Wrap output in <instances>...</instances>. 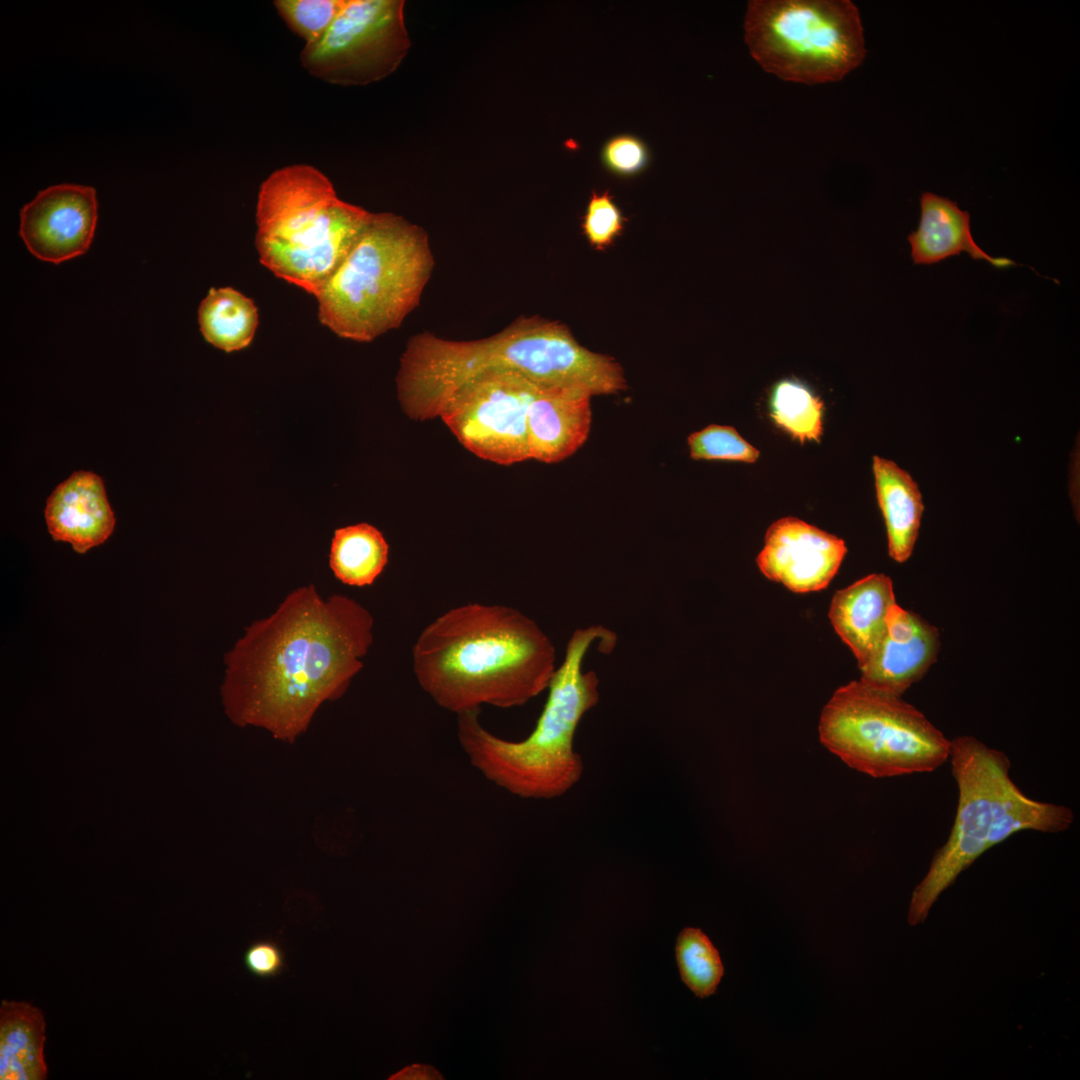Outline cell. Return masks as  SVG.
Instances as JSON below:
<instances>
[{"label": "cell", "mask_w": 1080, "mask_h": 1080, "mask_svg": "<svg viewBox=\"0 0 1080 1080\" xmlns=\"http://www.w3.org/2000/svg\"><path fill=\"white\" fill-rule=\"evenodd\" d=\"M374 619L355 599H324L313 584L292 590L269 616L245 627L225 655L224 710L239 727L294 743L327 701L363 668Z\"/></svg>", "instance_id": "cell-1"}, {"label": "cell", "mask_w": 1080, "mask_h": 1080, "mask_svg": "<svg viewBox=\"0 0 1080 1080\" xmlns=\"http://www.w3.org/2000/svg\"><path fill=\"white\" fill-rule=\"evenodd\" d=\"M412 657L421 688L457 715L484 704L522 706L548 688L556 670L555 647L533 619L482 603L438 616L418 636Z\"/></svg>", "instance_id": "cell-2"}, {"label": "cell", "mask_w": 1080, "mask_h": 1080, "mask_svg": "<svg viewBox=\"0 0 1080 1080\" xmlns=\"http://www.w3.org/2000/svg\"><path fill=\"white\" fill-rule=\"evenodd\" d=\"M595 642L607 652L615 634L602 625L576 629L562 664L548 685V697L533 731L523 740L509 741L488 731L480 710L458 716V740L470 763L486 779L525 799H553L581 779L584 766L574 750V737L583 716L599 701V679L584 671V658Z\"/></svg>", "instance_id": "cell-3"}, {"label": "cell", "mask_w": 1080, "mask_h": 1080, "mask_svg": "<svg viewBox=\"0 0 1080 1080\" xmlns=\"http://www.w3.org/2000/svg\"><path fill=\"white\" fill-rule=\"evenodd\" d=\"M949 758L958 787L956 816L946 843L912 893L910 925L925 921L943 891L991 847L1023 830L1062 832L1074 821L1070 808L1026 796L1009 775L1007 755L978 739L950 740Z\"/></svg>", "instance_id": "cell-4"}, {"label": "cell", "mask_w": 1080, "mask_h": 1080, "mask_svg": "<svg viewBox=\"0 0 1080 1080\" xmlns=\"http://www.w3.org/2000/svg\"><path fill=\"white\" fill-rule=\"evenodd\" d=\"M433 267L422 227L394 213H371L315 297L319 321L341 338L370 342L398 328L419 305Z\"/></svg>", "instance_id": "cell-5"}, {"label": "cell", "mask_w": 1080, "mask_h": 1080, "mask_svg": "<svg viewBox=\"0 0 1080 1080\" xmlns=\"http://www.w3.org/2000/svg\"><path fill=\"white\" fill-rule=\"evenodd\" d=\"M371 212L340 199L307 164L271 173L260 186L255 244L276 277L316 295L351 251Z\"/></svg>", "instance_id": "cell-6"}, {"label": "cell", "mask_w": 1080, "mask_h": 1080, "mask_svg": "<svg viewBox=\"0 0 1080 1080\" xmlns=\"http://www.w3.org/2000/svg\"><path fill=\"white\" fill-rule=\"evenodd\" d=\"M819 737L849 767L874 778L932 772L950 755V740L922 712L861 680L834 692Z\"/></svg>", "instance_id": "cell-7"}, {"label": "cell", "mask_w": 1080, "mask_h": 1080, "mask_svg": "<svg viewBox=\"0 0 1080 1080\" xmlns=\"http://www.w3.org/2000/svg\"><path fill=\"white\" fill-rule=\"evenodd\" d=\"M744 31L757 63L790 82L839 81L866 55L859 11L849 0H752Z\"/></svg>", "instance_id": "cell-8"}, {"label": "cell", "mask_w": 1080, "mask_h": 1080, "mask_svg": "<svg viewBox=\"0 0 1080 1080\" xmlns=\"http://www.w3.org/2000/svg\"><path fill=\"white\" fill-rule=\"evenodd\" d=\"M402 0H348L327 32L305 45L300 61L312 76L352 86L392 74L406 56L410 39Z\"/></svg>", "instance_id": "cell-9"}, {"label": "cell", "mask_w": 1080, "mask_h": 1080, "mask_svg": "<svg viewBox=\"0 0 1080 1080\" xmlns=\"http://www.w3.org/2000/svg\"><path fill=\"white\" fill-rule=\"evenodd\" d=\"M538 384L515 374L472 380L439 407L459 443L475 456L509 466L530 459L528 409Z\"/></svg>", "instance_id": "cell-10"}, {"label": "cell", "mask_w": 1080, "mask_h": 1080, "mask_svg": "<svg viewBox=\"0 0 1080 1080\" xmlns=\"http://www.w3.org/2000/svg\"><path fill=\"white\" fill-rule=\"evenodd\" d=\"M92 187L58 184L40 191L21 209L19 234L36 258L55 264L84 254L97 223Z\"/></svg>", "instance_id": "cell-11"}, {"label": "cell", "mask_w": 1080, "mask_h": 1080, "mask_svg": "<svg viewBox=\"0 0 1080 1080\" xmlns=\"http://www.w3.org/2000/svg\"><path fill=\"white\" fill-rule=\"evenodd\" d=\"M846 552L839 537L798 518L785 517L769 526L756 562L768 579L793 592L807 593L829 585Z\"/></svg>", "instance_id": "cell-12"}, {"label": "cell", "mask_w": 1080, "mask_h": 1080, "mask_svg": "<svg viewBox=\"0 0 1080 1080\" xmlns=\"http://www.w3.org/2000/svg\"><path fill=\"white\" fill-rule=\"evenodd\" d=\"M940 648L938 630L919 615L894 604L886 617V631L869 657L859 666L860 680L879 690L901 696L935 662Z\"/></svg>", "instance_id": "cell-13"}, {"label": "cell", "mask_w": 1080, "mask_h": 1080, "mask_svg": "<svg viewBox=\"0 0 1080 1080\" xmlns=\"http://www.w3.org/2000/svg\"><path fill=\"white\" fill-rule=\"evenodd\" d=\"M592 396L582 388L538 385L527 417L530 459L554 464L583 446L592 424Z\"/></svg>", "instance_id": "cell-14"}, {"label": "cell", "mask_w": 1080, "mask_h": 1080, "mask_svg": "<svg viewBox=\"0 0 1080 1080\" xmlns=\"http://www.w3.org/2000/svg\"><path fill=\"white\" fill-rule=\"evenodd\" d=\"M45 519L54 540L70 543L81 554L104 543L115 527L103 480L87 471L73 473L56 487Z\"/></svg>", "instance_id": "cell-15"}, {"label": "cell", "mask_w": 1080, "mask_h": 1080, "mask_svg": "<svg viewBox=\"0 0 1080 1080\" xmlns=\"http://www.w3.org/2000/svg\"><path fill=\"white\" fill-rule=\"evenodd\" d=\"M896 604L892 580L870 574L838 590L831 601L829 619L836 633L862 664L886 631V617Z\"/></svg>", "instance_id": "cell-16"}, {"label": "cell", "mask_w": 1080, "mask_h": 1080, "mask_svg": "<svg viewBox=\"0 0 1080 1080\" xmlns=\"http://www.w3.org/2000/svg\"><path fill=\"white\" fill-rule=\"evenodd\" d=\"M920 206L919 226L907 238L915 264H935L967 253L971 258L983 260L997 269L1016 265L1009 258L988 255L976 244L970 230V214L961 210L956 202L924 192Z\"/></svg>", "instance_id": "cell-17"}, {"label": "cell", "mask_w": 1080, "mask_h": 1080, "mask_svg": "<svg viewBox=\"0 0 1080 1080\" xmlns=\"http://www.w3.org/2000/svg\"><path fill=\"white\" fill-rule=\"evenodd\" d=\"M878 505L885 520L888 552L896 562L911 556L919 533L924 504L917 483L895 462L873 457Z\"/></svg>", "instance_id": "cell-18"}, {"label": "cell", "mask_w": 1080, "mask_h": 1080, "mask_svg": "<svg viewBox=\"0 0 1080 1080\" xmlns=\"http://www.w3.org/2000/svg\"><path fill=\"white\" fill-rule=\"evenodd\" d=\"M45 1019L27 1002L2 1000L0 1006V1079L47 1078Z\"/></svg>", "instance_id": "cell-19"}, {"label": "cell", "mask_w": 1080, "mask_h": 1080, "mask_svg": "<svg viewBox=\"0 0 1080 1080\" xmlns=\"http://www.w3.org/2000/svg\"><path fill=\"white\" fill-rule=\"evenodd\" d=\"M205 340L227 353L247 348L258 326L254 301L232 287L211 288L198 309Z\"/></svg>", "instance_id": "cell-20"}, {"label": "cell", "mask_w": 1080, "mask_h": 1080, "mask_svg": "<svg viewBox=\"0 0 1080 1080\" xmlns=\"http://www.w3.org/2000/svg\"><path fill=\"white\" fill-rule=\"evenodd\" d=\"M389 546L384 535L369 523L335 530L329 554L334 576L349 586L372 585L388 563Z\"/></svg>", "instance_id": "cell-21"}, {"label": "cell", "mask_w": 1080, "mask_h": 1080, "mask_svg": "<svg viewBox=\"0 0 1080 1080\" xmlns=\"http://www.w3.org/2000/svg\"><path fill=\"white\" fill-rule=\"evenodd\" d=\"M770 415L777 426L801 443L821 438L823 401L797 380L784 379L773 386Z\"/></svg>", "instance_id": "cell-22"}, {"label": "cell", "mask_w": 1080, "mask_h": 1080, "mask_svg": "<svg viewBox=\"0 0 1080 1080\" xmlns=\"http://www.w3.org/2000/svg\"><path fill=\"white\" fill-rule=\"evenodd\" d=\"M681 980L698 998L713 995L724 975L719 952L699 928L686 927L675 945Z\"/></svg>", "instance_id": "cell-23"}, {"label": "cell", "mask_w": 1080, "mask_h": 1080, "mask_svg": "<svg viewBox=\"0 0 1080 1080\" xmlns=\"http://www.w3.org/2000/svg\"><path fill=\"white\" fill-rule=\"evenodd\" d=\"M348 0H277L279 16L306 45L317 42L330 28Z\"/></svg>", "instance_id": "cell-24"}, {"label": "cell", "mask_w": 1080, "mask_h": 1080, "mask_svg": "<svg viewBox=\"0 0 1080 1080\" xmlns=\"http://www.w3.org/2000/svg\"><path fill=\"white\" fill-rule=\"evenodd\" d=\"M694 460H725L754 463L759 451L732 426L711 424L687 438Z\"/></svg>", "instance_id": "cell-25"}, {"label": "cell", "mask_w": 1080, "mask_h": 1080, "mask_svg": "<svg viewBox=\"0 0 1080 1080\" xmlns=\"http://www.w3.org/2000/svg\"><path fill=\"white\" fill-rule=\"evenodd\" d=\"M626 218L609 190H592L581 228L588 243L597 250L611 246L623 233Z\"/></svg>", "instance_id": "cell-26"}, {"label": "cell", "mask_w": 1080, "mask_h": 1080, "mask_svg": "<svg viewBox=\"0 0 1080 1080\" xmlns=\"http://www.w3.org/2000/svg\"><path fill=\"white\" fill-rule=\"evenodd\" d=\"M650 159V150L644 140L627 133L610 137L600 151L604 168L621 178L639 175L648 167Z\"/></svg>", "instance_id": "cell-27"}, {"label": "cell", "mask_w": 1080, "mask_h": 1080, "mask_svg": "<svg viewBox=\"0 0 1080 1080\" xmlns=\"http://www.w3.org/2000/svg\"><path fill=\"white\" fill-rule=\"evenodd\" d=\"M243 962L251 975L261 979L275 978L286 967L282 947L271 939L252 942L244 952Z\"/></svg>", "instance_id": "cell-28"}, {"label": "cell", "mask_w": 1080, "mask_h": 1080, "mask_svg": "<svg viewBox=\"0 0 1080 1080\" xmlns=\"http://www.w3.org/2000/svg\"><path fill=\"white\" fill-rule=\"evenodd\" d=\"M392 1079H443V1077L432 1066L415 1064L404 1068Z\"/></svg>", "instance_id": "cell-29"}]
</instances>
